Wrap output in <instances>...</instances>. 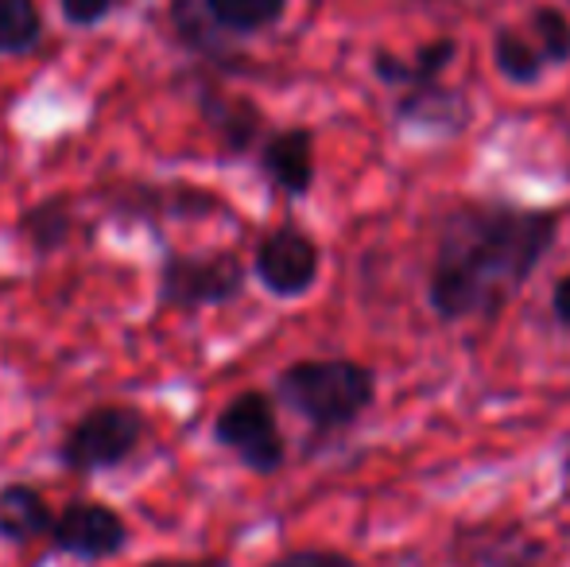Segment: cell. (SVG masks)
I'll return each mask as SVG.
<instances>
[{
    "instance_id": "obj_1",
    "label": "cell",
    "mask_w": 570,
    "mask_h": 567,
    "mask_svg": "<svg viewBox=\"0 0 570 567\" xmlns=\"http://www.w3.org/2000/svg\"><path fill=\"white\" fill-rule=\"evenodd\" d=\"M559 218L512 203H465L446 214L428 295L446 323L489 319L528 284L556 245Z\"/></svg>"
},
{
    "instance_id": "obj_2",
    "label": "cell",
    "mask_w": 570,
    "mask_h": 567,
    "mask_svg": "<svg viewBox=\"0 0 570 567\" xmlns=\"http://www.w3.org/2000/svg\"><path fill=\"white\" fill-rule=\"evenodd\" d=\"M276 389L279 401L315 431H338L365 417L376 397V378L368 365L350 358H307L287 365Z\"/></svg>"
},
{
    "instance_id": "obj_3",
    "label": "cell",
    "mask_w": 570,
    "mask_h": 567,
    "mask_svg": "<svg viewBox=\"0 0 570 567\" xmlns=\"http://www.w3.org/2000/svg\"><path fill=\"white\" fill-rule=\"evenodd\" d=\"M144 436H148V417L136 404H94L90 412L70 424V431L59 443V462L70 475H101L114 470L120 462H128L140 451Z\"/></svg>"
},
{
    "instance_id": "obj_4",
    "label": "cell",
    "mask_w": 570,
    "mask_h": 567,
    "mask_svg": "<svg viewBox=\"0 0 570 567\" xmlns=\"http://www.w3.org/2000/svg\"><path fill=\"white\" fill-rule=\"evenodd\" d=\"M240 292H245V265L229 250L210 253V257L167 253L159 268V303L175 311L226 307Z\"/></svg>"
},
{
    "instance_id": "obj_5",
    "label": "cell",
    "mask_w": 570,
    "mask_h": 567,
    "mask_svg": "<svg viewBox=\"0 0 570 567\" xmlns=\"http://www.w3.org/2000/svg\"><path fill=\"white\" fill-rule=\"evenodd\" d=\"M214 439L237 454L253 475H276L287 459L284 436H279L276 404L261 389L237 393L214 420Z\"/></svg>"
},
{
    "instance_id": "obj_6",
    "label": "cell",
    "mask_w": 570,
    "mask_h": 567,
    "mask_svg": "<svg viewBox=\"0 0 570 567\" xmlns=\"http://www.w3.org/2000/svg\"><path fill=\"white\" fill-rule=\"evenodd\" d=\"M323 268V253H318L315 237L303 234L299 226H276L272 234L261 237L253 253V273L276 300H299L318 281Z\"/></svg>"
},
{
    "instance_id": "obj_7",
    "label": "cell",
    "mask_w": 570,
    "mask_h": 567,
    "mask_svg": "<svg viewBox=\"0 0 570 567\" xmlns=\"http://www.w3.org/2000/svg\"><path fill=\"white\" fill-rule=\"evenodd\" d=\"M47 540H51V548L59 556L101 564L128 548V525L117 509L101 506V501H70L67 509L55 514Z\"/></svg>"
},
{
    "instance_id": "obj_8",
    "label": "cell",
    "mask_w": 570,
    "mask_h": 567,
    "mask_svg": "<svg viewBox=\"0 0 570 567\" xmlns=\"http://www.w3.org/2000/svg\"><path fill=\"white\" fill-rule=\"evenodd\" d=\"M261 172L287 198H303L315 183V133L284 129L272 133L261 148Z\"/></svg>"
},
{
    "instance_id": "obj_9",
    "label": "cell",
    "mask_w": 570,
    "mask_h": 567,
    "mask_svg": "<svg viewBox=\"0 0 570 567\" xmlns=\"http://www.w3.org/2000/svg\"><path fill=\"white\" fill-rule=\"evenodd\" d=\"M55 514L47 498L28 482L0 486V540L8 545H31L39 537H51Z\"/></svg>"
},
{
    "instance_id": "obj_10",
    "label": "cell",
    "mask_w": 570,
    "mask_h": 567,
    "mask_svg": "<svg viewBox=\"0 0 570 567\" xmlns=\"http://www.w3.org/2000/svg\"><path fill=\"white\" fill-rule=\"evenodd\" d=\"M117 206L132 218H164V214H179V218H198V214L218 211V198L203 187L190 183H171V187H132L120 190Z\"/></svg>"
},
{
    "instance_id": "obj_11",
    "label": "cell",
    "mask_w": 570,
    "mask_h": 567,
    "mask_svg": "<svg viewBox=\"0 0 570 567\" xmlns=\"http://www.w3.org/2000/svg\"><path fill=\"white\" fill-rule=\"evenodd\" d=\"M203 114L210 121L226 156H245L264 129V114L248 98H229V94H203Z\"/></svg>"
},
{
    "instance_id": "obj_12",
    "label": "cell",
    "mask_w": 570,
    "mask_h": 567,
    "mask_svg": "<svg viewBox=\"0 0 570 567\" xmlns=\"http://www.w3.org/2000/svg\"><path fill=\"white\" fill-rule=\"evenodd\" d=\"M454 55H458V43L451 36H443V39H431V43H423L412 59H396L392 51H376L373 70H376V78H381V82L415 90V86H435L439 78H443V70L454 62Z\"/></svg>"
},
{
    "instance_id": "obj_13",
    "label": "cell",
    "mask_w": 570,
    "mask_h": 567,
    "mask_svg": "<svg viewBox=\"0 0 570 567\" xmlns=\"http://www.w3.org/2000/svg\"><path fill=\"white\" fill-rule=\"evenodd\" d=\"M75 206L70 198H39L36 206L20 214V237L31 245L36 257H51V253L67 250V242L75 237Z\"/></svg>"
},
{
    "instance_id": "obj_14",
    "label": "cell",
    "mask_w": 570,
    "mask_h": 567,
    "mask_svg": "<svg viewBox=\"0 0 570 567\" xmlns=\"http://www.w3.org/2000/svg\"><path fill=\"white\" fill-rule=\"evenodd\" d=\"M493 67L504 82L532 86V82H540L543 70H548L551 62H548V55L540 51V43L532 39V31L501 28L493 39Z\"/></svg>"
},
{
    "instance_id": "obj_15",
    "label": "cell",
    "mask_w": 570,
    "mask_h": 567,
    "mask_svg": "<svg viewBox=\"0 0 570 567\" xmlns=\"http://www.w3.org/2000/svg\"><path fill=\"white\" fill-rule=\"evenodd\" d=\"M400 117H407L412 125H431V129H451L458 133L470 121V106L462 101V94L443 90V86H415L404 90L400 98Z\"/></svg>"
},
{
    "instance_id": "obj_16",
    "label": "cell",
    "mask_w": 570,
    "mask_h": 567,
    "mask_svg": "<svg viewBox=\"0 0 570 567\" xmlns=\"http://www.w3.org/2000/svg\"><path fill=\"white\" fill-rule=\"evenodd\" d=\"M222 36H256L284 20L287 0H203Z\"/></svg>"
},
{
    "instance_id": "obj_17",
    "label": "cell",
    "mask_w": 570,
    "mask_h": 567,
    "mask_svg": "<svg viewBox=\"0 0 570 567\" xmlns=\"http://www.w3.org/2000/svg\"><path fill=\"white\" fill-rule=\"evenodd\" d=\"M43 39V12L36 0H0V59L28 55Z\"/></svg>"
},
{
    "instance_id": "obj_18",
    "label": "cell",
    "mask_w": 570,
    "mask_h": 567,
    "mask_svg": "<svg viewBox=\"0 0 570 567\" xmlns=\"http://www.w3.org/2000/svg\"><path fill=\"white\" fill-rule=\"evenodd\" d=\"M171 20H175V36L198 55H210V59H229V51L218 39V23L206 16L203 0H171Z\"/></svg>"
},
{
    "instance_id": "obj_19",
    "label": "cell",
    "mask_w": 570,
    "mask_h": 567,
    "mask_svg": "<svg viewBox=\"0 0 570 567\" xmlns=\"http://www.w3.org/2000/svg\"><path fill=\"white\" fill-rule=\"evenodd\" d=\"M528 31L540 43V51L548 55L551 67L570 62V16L556 4H535L528 16Z\"/></svg>"
},
{
    "instance_id": "obj_20",
    "label": "cell",
    "mask_w": 570,
    "mask_h": 567,
    "mask_svg": "<svg viewBox=\"0 0 570 567\" xmlns=\"http://www.w3.org/2000/svg\"><path fill=\"white\" fill-rule=\"evenodd\" d=\"M59 12L70 28H98L117 12V0H59Z\"/></svg>"
},
{
    "instance_id": "obj_21",
    "label": "cell",
    "mask_w": 570,
    "mask_h": 567,
    "mask_svg": "<svg viewBox=\"0 0 570 567\" xmlns=\"http://www.w3.org/2000/svg\"><path fill=\"white\" fill-rule=\"evenodd\" d=\"M264 567H353V560L345 553H334V548H299V553L276 556Z\"/></svg>"
},
{
    "instance_id": "obj_22",
    "label": "cell",
    "mask_w": 570,
    "mask_h": 567,
    "mask_svg": "<svg viewBox=\"0 0 570 567\" xmlns=\"http://www.w3.org/2000/svg\"><path fill=\"white\" fill-rule=\"evenodd\" d=\"M140 567H229L222 556H156Z\"/></svg>"
},
{
    "instance_id": "obj_23",
    "label": "cell",
    "mask_w": 570,
    "mask_h": 567,
    "mask_svg": "<svg viewBox=\"0 0 570 567\" xmlns=\"http://www.w3.org/2000/svg\"><path fill=\"white\" fill-rule=\"evenodd\" d=\"M551 311H556L559 326H567L570 331V276L556 284V292H551Z\"/></svg>"
},
{
    "instance_id": "obj_24",
    "label": "cell",
    "mask_w": 570,
    "mask_h": 567,
    "mask_svg": "<svg viewBox=\"0 0 570 567\" xmlns=\"http://www.w3.org/2000/svg\"><path fill=\"white\" fill-rule=\"evenodd\" d=\"M567 475H570V459H567Z\"/></svg>"
}]
</instances>
